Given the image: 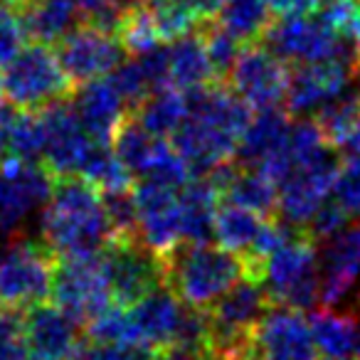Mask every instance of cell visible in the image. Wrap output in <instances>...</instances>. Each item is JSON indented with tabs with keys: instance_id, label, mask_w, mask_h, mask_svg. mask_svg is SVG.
<instances>
[{
	"instance_id": "1",
	"label": "cell",
	"mask_w": 360,
	"mask_h": 360,
	"mask_svg": "<svg viewBox=\"0 0 360 360\" xmlns=\"http://www.w3.org/2000/svg\"><path fill=\"white\" fill-rule=\"evenodd\" d=\"M42 242L52 255H96L111 242L101 191L82 175H60L42 207Z\"/></svg>"
},
{
	"instance_id": "2",
	"label": "cell",
	"mask_w": 360,
	"mask_h": 360,
	"mask_svg": "<svg viewBox=\"0 0 360 360\" xmlns=\"http://www.w3.org/2000/svg\"><path fill=\"white\" fill-rule=\"evenodd\" d=\"M165 286L183 304L207 309L230 286L247 276L245 259L225 247L178 242L163 257Z\"/></svg>"
},
{
	"instance_id": "3",
	"label": "cell",
	"mask_w": 360,
	"mask_h": 360,
	"mask_svg": "<svg viewBox=\"0 0 360 360\" xmlns=\"http://www.w3.org/2000/svg\"><path fill=\"white\" fill-rule=\"evenodd\" d=\"M0 79L6 99L18 109H45L52 101L70 99L77 89L57 60V52L40 42L22 47L3 67Z\"/></svg>"
},
{
	"instance_id": "4",
	"label": "cell",
	"mask_w": 360,
	"mask_h": 360,
	"mask_svg": "<svg viewBox=\"0 0 360 360\" xmlns=\"http://www.w3.org/2000/svg\"><path fill=\"white\" fill-rule=\"evenodd\" d=\"M259 281L266 286L274 304L299 311L314 309L321 301L319 245L306 232H299L264 262Z\"/></svg>"
},
{
	"instance_id": "5",
	"label": "cell",
	"mask_w": 360,
	"mask_h": 360,
	"mask_svg": "<svg viewBox=\"0 0 360 360\" xmlns=\"http://www.w3.org/2000/svg\"><path fill=\"white\" fill-rule=\"evenodd\" d=\"M55 266L57 257L45 242L40 245L27 237H15L0 252V306L22 314L45 304L52 296Z\"/></svg>"
},
{
	"instance_id": "6",
	"label": "cell",
	"mask_w": 360,
	"mask_h": 360,
	"mask_svg": "<svg viewBox=\"0 0 360 360\" xmlns=\"http://www.w3.org/2000/svg\"><path fill=\"white\" fill-rule=\"evenodd\" d=\"M52 304L70 314L79 326H86L114 304L101 252L57 259L52 276Z\"/></svg>"
},
{
	"instance_id": "7",
	"label": "cell",
	"mask_w": 360,
	"mask_h": 360,
	"mask_svg": "<svg viewBox=\"0 0 360 360\" xmlns=\"http://www.w3.org/2000/svg\"><path fill=\"white\" fill-rule=\"evenodd\" d=\"M114 304L134 306L165 284L163 259L143 240H111L101 250Z\"/></svg>"
},
{
	"instance_id": "8",
	"label": "cell",
	"mask_w": 360,
	"mask_h": 360,
	"mask_svg": "<svg viewBox=\"0 0 360 360\" xmlns=\"http://www.w3.org/2000/svg\"><path fill=\"white\" fill-rule=\"evenodd\" d=\"M55 173L45 163L6 158L0 163V232L15 235L35 210L47 205Z\"/></svg>"
},
{
	"instance_id": "9",
	"label": "cell",
	"mask_w": 360,
	"mask_h": 360,
	"mask_svg": "<svg viewBox=\"0 0 360 360\" xmlns=\"http://www.w3.org/2000/svg\"><path fill=\"white\" fill-rule=\"evenodd\" d=\"M271 52L286 62L304 65V62H321L330 57H350L348 42L335 35L319 15H284L269 25L262 37Z\"/></svg>"
},
{
	"instance_id": "10",
	"label": "cell",
	"mask_w": 360,
	"mask_h": 360,
	"mask_svg": "<svg viewBox=\"0 0 360 360\" xmlns=\"http://www.w3.org/2000/svg\"><path fill=\"white\" fill-rule=\"evenodd\" d=\"M289 72V62L271 52L264 42H252L240 52L227 77V84L255 111L276 109L286 99Z\"/></svg>"
},
{
	"instance_id": "11",
	"label": "cell",
	"mask_w": 360,
	"mask_h": 360,
	"mask_svg": "<svg viewBox=\"0 0 360 360\" xmlns=\"http://www.w3.org/2000/svg\"><path fill=\"white\" fill-rule=\"evenodd\" d=\"M358 82L350 57H330L321 62L294 65L289 72L286 111L294 116H316L326 104L338 99Z\"/></svg>"
},
{
	"instance_id": "12",
	"label": "cell",
	"mask_w": 360,
	"mask_h": 360,
	"mask_svg": "<svg viewBox=\"0 0 360 360\" xmlns=\"http://www.w3.org/2000/svg\"><path fill=\"white\" fill-rule=\"evenodd\" d=\"M126 52L129 50L119 35L96 30L91 25L75 27L57 42V60L75 86L111 75L126 60Z\"/></svg>"
},
{
	"instance_id": "13",
	"label": "cell",
	"mask_w": 360,
	"mask_h": 360,
	"mask_svg": "<svg viewBox=\"0 0 360 360\" xmlns=\"http://www.w3.org/2000/svg\"><path fill=\"white\" fill-rule=\"evenodd\" d=\"M255 360H319L311 323L299 309L271 304L255 330Z\"/></svg>"
},
{
	"instance_id": "14",
	"label": "cell",
	"mask_w": 360,
	"mask_h": 360,
	"mask_svg": "<svg viewBox=\"0 0 360 360\" xmlns=\"http://www.w3.org/2000/svg\"><path fill=\"white\" fill-rule=\"evenodd\" d=\"M139 207V235L155 255L163 257L183 242V215H180V191L160 186L155 180L139 178L134 188Z\"/></svg>"
},
{
	"instance_id": "15",
	"label": "cell",
	"mask_w": 360,
	"mask_h": 360,
	"mask_svg": "<svg viewBox=\"0 0 360 360\" xmlns=\"http://www.w3.org/2000/svg\"><path fill=\"white\" fill-rule=\"evenodd\" d=\"M40 111H42V119H45V131H47L45 158H42V163L55 173V178H60V175H79L82 163H84L94 139L82 126L72 101L70 99L52 101V104H47Z\"/></svg>"
},
{
	"instance_id": "16",
	"label": "cell",
	"mask_w": 360,
	"mask_h": 360,
	"mask_svg": "<svg viewBox=\"0 0 360 360\" xmlns=\"http://www.w3.org/2000/svg\"><path fill=\"white\" fill-rule=\"evenodd\" d=\"M170 143L178 150L180 158L188 163L191 173L198 178V175H207L220 163L237 158L240 139L198 119V116H188L170 136Z\"/></svg>"
},
{
	"instance_id": "17",
	"label": "cell",
	"mask_w": 360,
	"mask_h": 360,
	"mask_svg": "<svg viewBox=\"0 0 360 360\" xmlns=\"http://www.w3.org/2000/svg\"><path fill=\"white\" fill-rule=\"evenodd\" d=\"M321 262V304L335 306L360 279V225H348L323 242Z\"/></svg>"
},
{
	"instance_id": "18",
	"label": "cell",
	"mask_w": 360,
	"mask_h": 360,
	"mask_svg": "<svg viewBox=\"0 0 360 360\" xmlns=\"http://www.w3.org/2000/svg\"><path fill=\"white\" fill-rule=\"evenodd\" d=\"M22 335L35 358L67 360L79 343V323L57 304L45 301L22 311Z\"/></svg>"
},
{
	"instance_id": "19",
	"label": "cell",
	"mask_w": 360,
	"mask_h": 360,
	"mask_svg": "<svg viewBox=\"0 0 360 360\" xmlns=\"http://www.w3.org/2000/svg\"><path fill=\"white\" fill-rule=\"evenodd\" d=\"M72 106H75L86 134L96 143L106 146H111L116 131L121 129V124L129 116V106H126L124 96L119 94V89L109 77H99V79L79 84V89H75Z\"/></svg>"
},
{
	"instance_id": "20",
	"label": "cell",
	"mask_w": 360,
	"mask_h": 360,
	"mask_svg": "<svg viewBox=\"0 0 360 360\" xmlns=\"http://www.w3.org/2000/svg\"><path fill=\"white\" fill-rule=\"evenodd\" d=\"M183 309H186V304L165 284L146 294L134 306H129L126 314H129L136 345L163 348V345L173 343L180 319H183Z\"/></svg>"
},
{
	"instance_id": "21",
	"label": "cell",
	"mask_w": 360,
	"mask_h": 360,
	"mask_svg": "<svg viewBox=\"0 0 360 360\" xmlns=\"http://www.w3.org/2000/svg\"><path fill=\"white\" fill-rule=\"evenodd\" d=\"M222 195L207 175L188 180L180 191V215H183V242L210 245L215 240V215Z\"/></svg>"
},
{
	"instance_id": "22",
	"label": "cell",
	"mask_w": 360,
	"mask_h": 360,
	"mask_svg": "<svg viewBox=\"0 0 360 360\" xmlns=\"http://www.w3.org/2000/svg\"><path fill=\"white\" fill-rule=\"evenodd\" d=\"M289 111L264 109L250 121L247 131L242 134V141L237 146V160L250 168H259L266 158L276 153L284 146L286 136H289Z\"/></svg>"
},
{
	"instance_id": "23",
	"label": "cell",
	"mask_w": 360,
	"mask_h": 360,
	"mask_svg": "<svg viewBox=\"0 0 360 360\" xmlns=\"http://www.w3.org/2000/svg\"><path fill=\"white\" fill-rule=\"evenodd\" d=\"M27 40L40 45H55L67 37L82 20L70 0H27L20 11Z\"/></svg>"
},
{
	"instance_id": "24",
	"label": "cell",
	"mask_w": 360,
	"mask_h": 360,
	"mask_svg": "<svg viewBox=\"0 0 360 360\" xmlns=\"http://www.w3.org/2000/svg\"><path fill=\"white\" fill-rule=\"evenodd\" d=\"M170 84L180 91L195 89V86L210 84V82H220L215 77V70L207 57L205 42H202L200 32L180 37V40L170 42Z\"/></svg>"
},
{
	"instance_id": "25",
	"label": "cell",
	"mask_w": 360,
	"mask_h": 360,
	"mask_svg": "<svg viewBox=\"0 0 360 360\" xmlns=\"http://www.w3.org/2000/svg\"><path fill=\"white\" fill-rule=\"evenodd\" d=\"M316 348L326 358H345L360 350V321L353 314L321 309L309 316Z\"/></svg>"
},
{
	"instance_id": "26",
	"label": "cell",
	"mask_w": 360,
	"mask_h": 360,
	"mask_svg": "<svg viewBox=\"0 0 360 360\" xmlns=\"http://www.w3.org/2000/svg\"><path fill=\"white\" fill-rule=\"evenodd\" d=\"M222 200L247 207L262 217H271L279 205V188L264 170L250 168V165H242L237 160V170L222 191Z\"/></svg>"
},
{
	"instance_id": "27",
	"label": "cell",
	"mask_w": 360,
	"mask_h": 360,
	"mask_svg": "<svg viewBox=\"0 0 360 360\" xmlns=\"http://www.w3.org/2000/svg\"><path fill=\"white\" fill-rule=\"evenodd\" d=\"M168 143H170L168 139L153 136L129 114L124 124H121V129L116 131L114 141H111V148L119 155L121 163L131 170V175L141 178V175H146L153 168V163L158 160V155L163 153Z\"/></svg>"
},
{
	"instance_id": "28",
	"label": "cell",
	"mask_w": 360,
	"mask_h": 360,
	"mask_svg": "<svg viewBox=\"0 0 360 360\" xmlns=\"http://www.w3.org/2000/svg\"><path fill=\"white\" fill-rule=\"evenodd\" d=\"M131 116H134L143 129H148L153 136L168 139V136H173L175 129L188 119L186 91L175 89L173 84L153 89L134 111H131Z\"/></svg>"
},
{
	"instance_id": "29",
	"label": "cell",
	"mask_w": 360,
	"mask_h": 360,
	"mask_svg": "<svg viewBox=\"0 0 360 360\" xmlns=\"http://www.w3.org/2000/svg\"><path fill=\"white\" fill-rule=\"evenodd\" d=\"M264 220L266 217L257 215V212L247 210V207L222 200L215 215V242L240 257L247 255L250 247L255 245Z\"/></svg>"
},
{
	"instance_id": "30",
	"label": "cell",
	"mask_w": 360,
	"mask_h": 360,
	"mask_svg": "<svg viewBox=\"0 0 360 360\" xmlns=\"http://www.w3.org/2000/svg\"><path fill=\"white\" fill-rule=\"evenodd\" d=\"M271 18L274 13L269 11L266 0H227L217 11L215 20L227 27L240 42L252 45V42H262L264 32L274 22Z\"/></svg>"
},
{
	"instance_id": "31",
	"label": "cell",
	"mask_w": 360,
	"mask_h": 360,
	"mask_svg": "<svg viewBox=\"0 0 360 360\" xmlns=\"http://www.w3.org/2000/svg\"><path fill=\"white\" fill-rule=\"evenodd\" d=\"M79 175L89 180L94 188H99L101 193L134 188V175L119 160L114 148L106 143H96V141L91 143L89 153H86L84 163H82Z\"/></svg>"
},
{
	"instance_id": "32",
	"label": "cell",
	"mask_w": 360,
	"mask_h": 360,
	"mask_svg": "<svg viewBox=\"0 0 360 360\" xmlns=\"http://www.w3.org/2000/svg\"><path fill=\"white\" fill-rule=\"evenodd\" d=\"M45 143H47V131H45L42 111L40 109H20L18 121H15V129H13V136H11L8 158L42 163V158H45Z\"/></svg>"
},
{
	"instance_id": "33",
	"label": "cell",
	"mask_w": 360,
	"mask_h": 360,
	"mask_svg": "<svg viewBox=\"0 0 360 360\" xmlns=\"http://www.w3.org/2000/svg\"><path fill=\"white\" fill-rule=\"evenodd\" d=\"M198 32L202 35V42H205L207 57H210V65L215 70V77L220 82H227L232 67H235L240 52L245 50V42H240L235 35H232L227 27H222L215 18H205L198 27Z\"/></svg>"
},
{
	"instance_id": "34",
	"label": "cell",
	"mask_w": 360,
	"mask_h": 360,
	"mask_svg": "<svg viewBox=\"0 0 360 360\" xmlns=\"http://www.w3.org/2000/svg\"><path fill=\"white\" fill-rule=\"evenodd\" d=\"M155 18V25L160 30L163 42H175L180 37L198 32L205 18L198 13L193 0H175V3H153L150 6Z\"/></svg>"
},
{
	"instance_id": "35",
	"label": "cell",
	"mask_w": 360,
	"mask_h": 360,
	"mask_svg": "<svg viewBox=\"0 0 360 360\" xmlns=\"http://www.w3.org/2000/svg\"><path fill=\"white\" fill-rule=\"evenodd\" d=\"M119 37L131 55H146V52L163 45V37H160V30L155 25L150 6L136 8L134 13H129L119 27Z\"/></svg>"
},
{
	"instance_id": "36",
	"label": "cell",
	"mask_w": 360,
	"mask_h": 360,
	"mask_svg": "<svg viewBox=\"0 0 360 360\" xmlns=\"http://www.w3.org/2000/svg\"><path fill=\"white\" fill-rule=\"evenodd\" d=\"M104 210L109 217L111 240H141L139 235V207L134 200V191H109L101 193Z\"/></svg>"
},
{
	"instance_id": "37",
	"label": "cell",
	"mask_w": 360,
	"mask_h": 360,
	"mask_svg": "<svg viewBox=\"0 0 360 360\" xmlns=\"http://www.w3.org/2000/svg\"><path fill=\"white\" fill-rule=\"evenodd\" d=\"M84 328H86V338L96 340V343L136 345L134 330H131V323H129V314H126L124 306H119V304H111L106 311L94 316Z\"/></svg>"
},
{
	"instance_id": "38",
	"label": "cell",
	"mask_w": 360,
	"mask_h": 360,
	"mask_svg": "<svg viewBox=\"0 0 360 360\" xmlns=\"http://www.w3.org/2000/svg\"><path fill=\"white\" fill-rule=\"evenodd\" d=\"M109 79L114 82V86L119 89V94L124 96L126 106H129V114L150 94V91H153L150 79H148V75H146L143 65L139 62V57H136V60H129V62L126 60L121 62V65L111 72Z\"/></svg>"
},
{
	"instance_id": "39",
	"label": "cell",
	"mask_w": 360,
	"mask_h": 360,
	"mask_svg": "<svg viewBox=\"0 0 360 360\" xmlns=\"http://www.w3.org/2000/svg\"><path fill=\"white\" fill-rule=\"evenodd\" d=\"M350 220H353V217L340 207V202L335 200V198H328V200L316 210V215L309 220V225L304 227V232L316 242V245H323L326 240L338 235L343 227H348Z\"/></svg>"
},
{
	"instance_id": "40",
	"label": "cell",
	"mask_w": 360,
	"mask_h": 360,
	"mask_svg": "<svg viewBox=\"0 0 360 360\" xmlns=\"http://www.w3.org/2000/svg\"><path fill=\"white\" fill-rule=\"evenodd\" d=\"M333 198L350 217H360V155L353 153L343 158L333 186Z\"/></svg>"
},
{
	"instance_id": "41",
	"label": "cell",
	"mask_w": 360,
	"mask_h": 360,
	"mask_svg": "<svg viewBox=\"0 0 360 360\" xmlns=\"http://www.w3.org/2000/svg\"><path fill=\"white\" fill-rule=\"evenodd\" d=\"M27 32L18 11L0 8V70L25 47Z\"/></svg>"
},
{
	"instance_id": "42",
	"label": "cell",
	"mask_w": 360,
	"mask_h": 360,
	"mask_svg": "<svg viewBox=\"0 0 360 360\" xmlns=\"http://www.w3.org/2000/svg\"><path fill=\"white\" fill-rule=\"evenodd\" d=\"M67 360H131V345L119 343H96V340H79Z\"/></svg>"
},
{
	"instance_id": "43",
	"label": "cell",
	"mask_w": 360,
	"mask_h": 360,
	"mask_svg": "<svg viewBox=\"0 0 360 360\" xmlns=\"http://www.w3.org/2000/svg\"><path fill=\"white\" fill-rule=\"evenodd\" d=\"M269 11L276 18L284 15H314L321 11L323 0H266Z\"/></svg>"
},
{
	"instance_id": "44",
	"label": "cell",
	"mask_w": 360,
	"mask_h": 360,
	"mask_svg": "<svg viewBox=\"0 0 360 360\" xmlns=\"http://www.w3.org/2000/svg\"><path fill=\"white\" fill-rule=\"evenodd\" d=\"M18 109L15 104L11 101H0V163L8 158V148H11V136H13V129H15V121H18Z\"/></svg>"
},
{
	"instance_id": "45",
	"label": "cell",
	"mask_w": 360,
	"mask_h": 360,
	"mask_svg": "<svg viewBox=\"0 0 360 360\" xmlns=\"http://www.w3.org/2000/svg\"><path fill=\"white\" fill-rule=\"evenodd\" d=\"M0 360H30V345H27L22 330L8 335V338H0Z\"/></svg>"
},
{
	"instance_id": "46",
	"label": "cell",
	"mask_w": 360,
	"mask_h": 360,
	"mask_svg": "<svg viewBox=\"0 0 360 360\" xmlns=\"http://www.w3.org/2000/svg\"><path fill=\"white\" fill-rule=\"evenodd\" d=\"M158 360H205V350L191 348V345L170 343L158 348Z\"/></svg>"
},
{
	"instance_id": "47",
	"label": "cell",
	"mask_w": 360,
	"mask_h": 360,
	"mask_svg": "<svg viewBox=\"0 0 360 360\" xmlns=\"http://www.w3.org/2000/svg\"><path fill=\"white\" fill-rule=\"evenodd\" d=\"M70 3L77 8V13L82 15V22H84L86 18H91L96 11H101V8H104L109 0H70Z\"/></svg>"
},
{
	"instance_id": "48",
	"label": "cell",
	"mask_w": 360,
	"mask_h": 360,
	"mask_svg": "<svg viewBox=\"0 0 360 360\" xmlns=\"http://www.w3.org/2000/svg\"><path fill=\"white\" fill-rule=\"evenodd\" d=\"M193 3H195L198 13H200L202 18H215L217 11L225 6L227 0H193Z\"/></svg>"
},
{
	"instance_id": "49",
	"label": "cell",
	"mask_w": 360,
	"mask_h": 360,
	"mask_svg": "<svg viewBox=\"0 0 360 360\" xmlns=\"http://www.w3.org/2000/svg\"><path fill=\"white\" fill-rule=\"evenodd\" d=\"M111 6L116 8V11L121 13V15H129V13H134L136 8H143V6H148V0H109Z\"/></svg>"
},
{
	"instance_id": "50",
	"label": "cell",
	"mask_w": 360,
	"mask_h": 360,
	"mask_svg": "<svg viewBox=\"0 0 360 360\" xmlns=\"http://www.w3.org/2000/svg\"><path fill=\"white\" fill-rule=\"evenodd\" d=\"M345 150H350V153L360 155V114H358V119H355V126H353V131H350V136H348Z\"/></svg>"
},
{
	"instance_id": "51",
	"label": "cell",
	"mask_w": 360,
	"mask_h": 360,
	"mask_svg": "<svg viewBox=\"0 0 360 360\" xmlns=\"http://www.w3.org/2000/svg\"><path fill=\"white\" fill-rule=\"evenodd\" d=\"M205 360H247V358H232V355H217V353H205Z\"/></svg>"
},
{
	"instance_id": "52",
	"label": "cell",
	"mask_w": 360,
	"mask_h": 360,
	"mask_svg": "<svg viewBox=\"0 0 360 360\" xmlns=\"http://www.w3.org/2000/svg\"><path fill=\"white\" fill-rule=\"evenodd\" d=\"M153 3H175V0H148V6H153Z\"/></svg>"
},
{
	"instance_id": "53",
	"label": "cell",
	"mask_w": 360,
	"mask_h": 360,
	"mask_svg": "<svg viewBox=\"0 0 360 360\" xmlns=\"http://www.w3.org/2000/svg\"><path fill=\"white\" fill-rule=\"evenodd\" d=\"M326 360H353V358H348V355H345V358H326Z\"/></svg>"
},
{
	"instance_id": "54",
	"label": "cell",
	"mask_w": 360,
	"mask_h": 360,
	"mask_svg": "<svg viewBox=\"0 0 360 360\" xmlns=\"http://www.w3.org/2000/svg\"><path fill=\"white\" fill-rule=\"evenodd\" d=\"M0 94H3V79H0Z\"/></svg>"
},
{
	"instance_id": "55",
	"label": "cell",
	"mask_w": 360,
	"mask_h": 360,
	"mask_svg": "<svg viewBox=\"0 0 360 360\" xmlns=\"http://www.w3.org/2000/svg\"><path fill=\"white\" fill-rule=\"evenodd\" d=\"M358 355H360V350H358Z\"/></svg>"
}]
</instances>
